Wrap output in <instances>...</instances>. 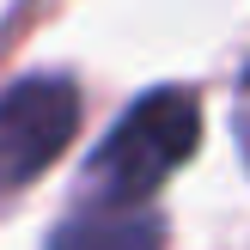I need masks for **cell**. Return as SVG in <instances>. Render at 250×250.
<instances>
[{"label": "cell", "instance_id": "1", "mask_svg": "<svg viewBox=\"0 0 250 250\" xmlns=\"http://www.w3.org/2000/svg\"><path fill=\"white\" fill-rule=\"evenodd\" d=\"M195 141H202L195 92L153 85L146 98H134L122 110V122L85 159V202H122V208L153 202V189L195 153Z\"/></svg>", "mask_w": 250, "mask_h": 250}, {"label": "cell", "instance_id": "3", "mask_svg": "<svg viewBox=\"0 0 250 250\" xmlns=\"http://www.w3.org/2000/svg\"><path fill=\"white\" fill-rule=\"evenodd\" d=\"M49 250H165V220L153 208H122V202H85L49 232Z\"/></svg>", "mask_w": 250, "mask_h": 250}, {"label": "cell", "instance_id": "4", "mask_svg": "<svg viewBox=\"0 0 250 250\" xmlns=\"http://www.w3.org/2000/svg\"><path fill=\"white\" fill-rule=\"evenodd\" d=\"M232 134H238V153H244V171H250V67L232 85Z\"/></svg>", "mask_w": 250, "mask_h": 250}, {"label": "cell", "instance_id": "2", "mask_svg": "<svg viewBox=\"0 0 250 250\" xmlns=\"http://www.w3.org/2000/svg\"><path fill=\"white\" fill-rule=\"evenodd\" d=\"M80 128V85L67 73H37L0 92V202L31 189Z\"/></svg>", "mask_w": 250, "mask_h": 250}]
</instances>
